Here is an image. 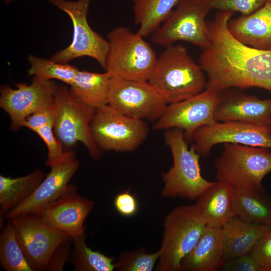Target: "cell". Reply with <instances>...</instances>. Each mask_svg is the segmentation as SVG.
<instances>
[{
  "label": "cell",
  "instance_id": "26",
  "mask_svg": "<svg viewBox=\"0 0 271 271\" xmlns=\"http://www.w3.org/2000/svg\"><path fill=\"white\" fill-rule=\"evenodd\" d=\"M86 234L73 239V247L71 251L69 261L76 271H113L116 264L112 257L99 251H94L86 244Z\"/></svg>",
  "mask_w": 271,
  "mask_h": 271
},
{
  "label": "cell",
  "instance_id": "6",
  "mask_svg": "<svg viewBox=\"0 0 271 271\" xmlns=\"http://www.w3.org/2000/svg\"><path fill=\"white\" fill-rule=\"evenodd\" d=\"M53 107V130L63 146L70 148L81 142L88 150L90 157L98 160L101 156L100 149L93 138L90 128L96 109L76 100L69 89L61 85L57 86Z\"/></svg>",
  "mask_w": 271,
  "mask_h": 271
},
{
  "label": "cell",
  "instance_id": "34",
  "mask_svg": "<svg viewBox=\"0 0 271 271\" xmlns=\"http://www.w3.org/2000/svg\"><path fill=\"white\" fill-rule=\"evenodd\" d=\"M221 270L262 271L261 267L250 253L227 260Z\"/></svg>",
  "mask_w": 271,
  "mask_h": 271
},
{
  "label": "cell",
  "instance_id": "2",
  "mask_svg": "<svg viewBox=\"0 0 271 271\" xmlns=\"http://www.w3.org/2000/svg\"><path fill=\"white\" fill-rule=\"evenodd\" d=\"M165 141L171 150L172 167L162 175L163 197L181 198L193 200L214 182L209 181L201 175L199 164L200 155L193 145L189 148L182 129L172 128L166 129Z\"/></svg>",
  "mask_w": 271,
  "mask_h": 271
},
{
  "label": "cell",
  "instance_id": "28",
  "mask_svg": "<svg viewBox=\"0 0 271 271\" xmlns=\"http://www.w3.org/2000/svg\"><path fill=\"white\" fill-rule=\"evenodd\" d=\"M28 75L46 80L56 79L70 85L79 69L75 66L30 55Z\"/></svg>",
  "mask_w": 271,
  "mask_h": 271
},
{
  "label": "cell",
  "instance_id": "1",
  "mask_svg": "<svg viewBox=\"0 0 271 271\" xmlns=\"http://www.w3.org/2000/svg\"><path fill=\"white\" fill-rule=\"evenodd\" d=\"M148 81L167 104L196 95L203 91L206 85L202 67L181 44L166 47L157 58Z\"/></svg>",
  "mask_w": 271,
  "mask_h": 271
},
{
  "label": "cell",
  "instance_id": "14",
  "mask_svg": "<svg viewBox=\"0 0 271 271\" xmlns=\"http://www.w3.org/2000/svg\"><path fill=\"white\" fill-rule=\"evenodd\" d=\"M220 95V91L206 88L186 99L169 104L156 121L154 129H181L186 141L190 142L192 134L198 128L217 122L214 113Z\"/></svg>",
  "mask_w": 271,
  "mask_h": 271
},
{
  "label": "cell",
  "instance_id": "30",
  "mask_svg": "<svg viewBox=\"0 0 271 271\" xmlns=\"http://www.w3.org/2000/svg\"><path fill=\"white\" fill-rule=\"evenodd\" d=\"M211 9L219 11L240 12L242 15L251 14L271 0H206Z\"/></svg>",
  "mask_w": 271,
  "mask_h": 271
},
{
  "label": "cell",
  "instance_id": "33",
  "mask_svg": "<svg viewBox=\"0 0 271 271\" xmlns=\"http://www.w3.org/2000/svg\"><path fill=\"white\" fill-rule=\"evenodd\" d=\"M113 204L117 212L125 217L134 216L139 210L138 200L129 190L117 194L114 199Z\"/></svg>",
  "mask_w": 271,
  "mask_h": 271
},
{
  "label": "cell",
  "instance_id": "12",
  "mask_svg": "<svg viewBox=\"0 0 271 271\" xmlns=\"http://www.w3.org/2000/svg\"><path fill=\"white\" fill-rule=\"evenodd\" d=\"M46 165L50 168L46 177L28 199L6 214L5 220L21 215H40L66 191L69 182L79 167L80 162L75 153L69 151L65 152L59 159L47 161Z\"/></svg>",
  "mask_w": 271,
  "mask_h": 271
},
{
  "label": "cell",
  "instance_id": "27",
  "mask_svg": "<svg viewBox=\"0 0 271 271\" xmlns=\"http://www.w3.org/2000/svg\"><path fill=\"white\" fill-rule=\"evenodd\" d=\"M0 262L6 271H33L25 257L11 220L0 235Z\"/></svg>",
  "mask_w": 271,
  "mask_h": 271
},
{
  "label": "cell",
  "instance_id": "5",
  "mask_svg": "<svg viewBox=\"0 0 271 271\" xmlns=\"http://www.w3.org/2000/svg\"><path fill=\"white\" fill-rule=\"evenodd\" d=\"M205 226L195 205H182L172 210L164 221L162 252L155 270L180 271L182 260L194 247Z\"/></svg>",
  "mask_w": 271,
  "mask_h": 271
},
{
  "label": "cell",
  "instance_id": "16",
  "mask_svg": "<svg viewBox=\"0 0 271 271\" xmlns=\"http://www.w3.org/2000/svg\"><path fill=\"white\" fill-rule=\"evenodd\" d=\"M93 206V201L81 196L76 186L69 184L66 191L38 216L74 239L85 233L84 221Z\"/></svg>",
  "mask_w": 271,
  "mask_h": 271
},
{
  "label": "cell",
  "instance_id": "17",
  "mask_svg": "<svg viewBox=\"0 0 271 271\" xmlns=\"http://www.w3.org/2000/svg\"><path fill=\"white\" fill-rule=\"evenodd\" d=\"M220 92L214 113L216 121H240L267 126L271 120V98L261 99L228 89Z\"/></svg>",
  "mask_w": 271,
  "mask_h": 271
},
{
  "label": "cell",
  "instance_id": "19",
  "mask_svg": "<svg viewBox=\"0 0 271 271\" xmlns=\"http://www.w3.org/2000/svg\"><path fill=\"white\" fill-rule=\"evenodd\" d=\"M227 28L241 43L261 50H271V1L258 10L230 19Z\"/></svg>",
  "mask_w": 271,
  "mask_h": 271
},
{
  "label": "cell",
  "instance_id": "13",
  "mask_svg": "<svg viewBox=\"0 0 271 271\" xmlns=\"http://www.w3.org/2000/svg\"><path fill=\"white\" fill-rule=\"evenodd\" d=\"M13 89L3 85L0 89V107L9 115L11 128L17 131L31 114L53 105L54 95L57 85L53 80L33 76L32 82L15 84Z\"/></svg>",
  "mask_w": 271,
  "mask_h": 271
},
{
  "label": "cell",
  "instance_id": "29",
  "mask_svg": "<svg viewBox=\"0 0 271 271\" xmlns=\"http://www.w3.org/2000/svg\"><path fill=\"white\" fill-rule=\"evenodd\" d=\"M160 248L153 253L147 252L144 248L121 252L115 262V270L118 271H152L162 253Z\"/></svg>",
  "mask_w": 271,
  "mask_h": 271
},
{
  "label": "cell",
  "instance_id": "9",
  "mask_svg": "<svg viewBox=\"0 0 271 271\" xmlns=\"http://www.w3.org/2000/svg\"><path fill=\"white\" fill-rule=\"evenodd\" d=\"M90 128L100 149L119 152L134 150L143 143L149 132L144 120L121 113L107 104L95 110Z\"/></svg>",
  "mask_w": 271,
  "mask_h": 271
},
{
  "label": "cell",
  "instance_id": "4",
  "mask_svg": "<svg viewBox=\"0 0 271 271\" xmlns=\"http://www.w3.org/2000/svg\"><path fill=\"white\" fill-rule=\"evenodd\" d=\"M217 181L233 187L261 190L263 178L271 173V151L268 148L225 143L214 164Z\"/></svg>",
  "mask_w": 271,
  "mask_h": 271
},
{
  "label": "cell",
  "instance_id": "10",
  "mask_svg": "<svg viewBox=\"0 0 271 271\" xmlns=\"http://www.w3.org/2000/svg\"><path fill=\"white\" fill-rule=\"evenodd\" d=\"M107 105L133 118L156 121L167 104L147 81L110 77Z\"/></svg>",
  "mask_w": 271,
  "mask_h": 271
},
{
  "label": "cell",
  "instance_id": "3",
  "mask_svg": "<svg viewBox=\"0 0 271 271\" xmlns=\"http://www.w3.org/2000/svg\"><path fill=\"white\" fill-rule=\"evenodd\" d=\"M107 37L104 70L109 77L148 81L158 58L151 46L124 26L113 29Z\"/></svg>",
  "mask_w": 271,
  "mask_h": 271
},
{
  "label": "cell",
  "instance_id": "24",
  "mask_svg": "<svg viewBox=\"0 0 271 271\" xmlns=\"http://www.w3.org/2000/svg\"><path fill=\"white\" fill-rule=\"evenodd\" d=\"M45 178L40 170L17 178L0 175L1 221L11 210L28 199L36 190Z\"/></svg>",
  "mask_w": 271,
  "mask_h": 271
},
{
  "label": "cell",
  "instance_id": "15",
  "mask_svg": "<svg viewBox=\"0 0 271 271\" xmlns=\"http://www.w3.org/2000/svg\"><path fill=\"white\" fill-rule=\"evenodd\" d=\"M196 152L206 157L211 148L221 143L240 144L271 149V132L267 126L229 121L203 125L196 129L190 141Z\"/></svg>",
  "mask_w": 271,
  "mask_h": 271
},
{
  "label": "cell",
  "instance_id": "35",
  "mask_svg": "<svg viewBox=\"0 0 271 271\" xmlns=\"http://www.w3.org/2000/svg\"><path fill=\"white\" fill-rule=\"evenodd\" d=\"M73 238H70L59 245L53 252L46 270L61 271L63 270L65 263L69 260L71 251V242Z\"/></svg>",
  "mask_w": 271,
  "mask_h": 271
},
{
  "label": "cell",
  "instance_id": "22",
  "mask_svg": "<svg viewBox=\"0 0 271 271\" xmlns=\"http://www.w3.org/2000/svg\"><path fill=\"white\" fill-rule=\"evenodd\" d=\"M110 77L104 73L79 70L69 89L78 101L95 109L107 104V94Z\"/></svg>",
  "mask_w": 271,
  "mask_h": 271
},
{
  "label": "cell",
  "instance_id": "21",
  "mask_svg": "<svg viewBox=\"0 0 271 271\" xmlns=\"http://www.w3.org/2000/svg\"><path fill=\"white\" fill-rule=\"evenodd\" d=\"M270 226L232 217L222 227L225 261L250 253Z\"/></svg>",
  "mask_w": 271,
  "mask_h": 271
},
{
  "label": "cell",
  "instance_id": "38",
  "mask_svg": "<svg viewBox=\"0 0 271 271\" xmlns=\"http://www.w3.org/2000/svg\"><path fill=\"white\" fill-rule=\"evenodd\" d=\"M4 1L6 4H9L11 2L12 0H4Z\"/></svg>",
  "mask_w": 271,
  "mask_h": 271
},
{
  "label": "cell",
  "instance_id": "36",
  "mask_svg": "<svg viewBox=\"0 0 271 271\" xmlns=\"http://www.w3.org/2000/svg\"><path fill=\"white\" fill-rule=\"evenodd\" d=\"M55 112L53 105L52 107L36 112L28 116L24 123L26 127L32 131L45 125L52 124L54 126Z\"/></svg>",
  "mask_w": 271,
  "mask_h": 271
},
{
  "label": "cell",
  "instance_id": "37",
  "mask_svg": "<svg viewBox=\"0 0 271 271\" xmlns=\"http://www.w3.org/2000/svg\"><path fill=\"white\" fill-rule=\"evenodd\" d=\"M267 127H268V128L269 129V131L271 132V120L268 123V124H267Z\"/></svg>",
  "mask_w": 271,
  "mask_h": 271
},
{
  "label": "cell",
  "instance_id": "23",
  "mask_svg": "<svg viewBox=\"0 0 271 271\" xmlns=\"http://www.w3.org/2000/svg\"><path fill=\"white\" fill-rule=\"evenodd\" d=\"M233 188L236 216L248 222L271 226V196L265 190Z\"/></svg>",
  "mask_w": 271,
  "mask_h": 271
},
{
  "label": "cell",
  "instance_id": "7",
  "mask_svg": "<svg viewBox=\"0 0 271 271\" xmlns=\"http://www.w3.org/2000/svg\"><path fill=\"white\" fill-rule=\"evenodd\" d=\"M169 18L151 36L152 42L167 47L185 41L202 49L210 43L205 18L211 10L206 0H180Z\"/></svg>",
  "mask_w": 271,
  "mask_h": 271
},
{
  "label": "cell",
  "instance_id": "32",
  "mask_svg": "<svg viewBox=\"0 0 271 271\" xmlns=\"http://www.w3.org/2000/svg\"><path fill=\"white\" fill-rule=\"evenodd\" d=\"M44 141L46 145L48 156L47 161H51L59 159L64 152L63 145L56 138L52 124L45 125L33 131Z\"/></svg>",
  "mask_w": 271,
  "mask_h": 271
},
{
  "label": "cell",
  "instance_id": "8",
  "mask_svg": "<svg viewBox=\"0 0 271 271\" xmlns=\"http://www.w3.org/2000/svg\"><path fill=\"white\" fill-rule=\"evenodd\" d=\"M48 1L69 17L73 29L71 44L54 54L50 59L68 63L75 59L87 56L95 60L104 70L108 42L88 24L87 17L91 0Z\"/></svg>",
  "mask_w": 271,
  "mask_h": 271
},
{
  "label": "cell",
  "instance_id": "25",
  "mask_svg": "<svg viewBox=\"0 0 271 271\" xmlns=\"http://www.w3.org/2000/svg\"><path fill=\"white\" fill-rule=\"evenodd\" d=\"M137 33L144 38L152 35L171 15L180 0H131Z\"/></svg>",
  "mask_w": 271,
  "mask_h": 271
},
{
  "label": "cell",
  "instance_id": "31",
  "mask_svg": "<svg viewBox=\"0 0 271 271\" xmlns=\"http://www.w3.org/2000/svg\"><path fill=\"white\" fill-rule=\"evenodd\" d=\"M250 254L262 271H271V226L254 246Z\"/></svg>",
  "mask_w": 271,
  "mask_h": 271
},
{
  "label": "cell",
  "instance_id": "18",
  "mask_svg": "<svg viewBox=\"0 0 271 271\" xmlns=\"http://www.w3.org/2000/svg\"><path fill=\"white\" fill-rule=\"evenodd\" d=\"M195 206L206 226L222 228L236 216L234 188L225 182L216 181L199 196Z\"/></svg>",
  "mask_w": 271,
  "mask_h": 271
},
{
  "label": "cell",
  "instance_id": "20",
  "mask_svg": "<svg viewBox=\"0 0 271 271\" xmlns=\"http://www.w3.org/2000/svg\"><path fill=\"white\" fill-rule=\"evenodd\" d=\"M225 262L222 228L206 226L194 247L182 260L180 271H217Z\"/></svg>",
  "mask_w": 271,
  "mask_h": 271
},
{
  "label": "cell",
  "instance_id": "11",
  "mask_svg": "<svg viewBox=\"0 0 271 271\" xmlns=\"http://www.w3.org/2000/svg\"><path fill=\"white\" fill-rule=\"evenodd\" d=\"M11 220L25 257L33 271L46 270L55 249L72 238L37 215H21Z\"/></svg>",
  "mask_w": 271,
  "mask_h": 271
}]
</instances>
